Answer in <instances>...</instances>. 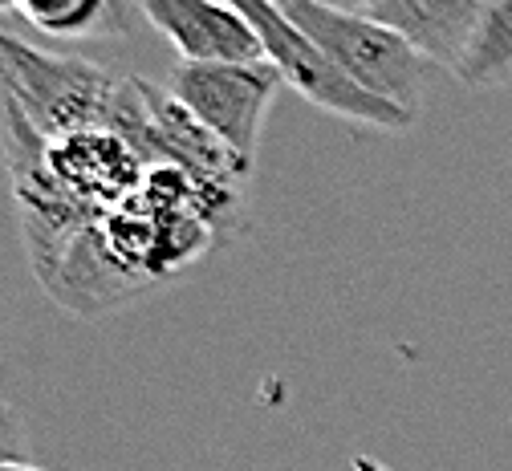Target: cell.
I'll list each match as a JSON object with an SVG mask.
<instances>
[{
	"mask_svg": "<svg viewBox=\"0 0 512 471\" xmlns=\"http://www.w3.org/2000/svg\"><path fill=\"white\" fill-rule=\"evenodd\" d=\"M277 5L354 86L419 114L431 61L403 33L370 13H346L322 0H277Z\"/></svg>",
	"mask_w": 512,
	"mask_h": 471,
	"instance_id": "1",
	"label": "cell"
},
{
	"mask_svg": "<svg viewBox=\"0 0 512 471\" xmlns=\"http://www.w3.org/2000/svg\"><path fill=\"white\" fill-rule=\"evenodd\" d=\"M139 9L183 61H269L248 17L228 0H139Z\"/></svg>",
	"mask_w": 512,
	"mask_h": 471,
	"instance_id": "5",
	"label": "cell"
},
{
	"mask_svg": "<svg viewBox=\"0 0 512 471\" xmlns=\"http://www.w3.org/2000/svg\"><path fill=\"white\" fill-rule=\"evenodd\" d=\"M21 21L45 37L90 41V37H131L143 9L139 0H17Z\"/></svg>",
	"mask_w": 512,
	"mask_h": 471,
	"instance_id": "7",
	"label": "cell"
},
{
	"mask_svg": "<svg viewBox=\"0 0 512 471\" xmlns=\"http://www.w3.org/2000/svg\"><path fill=\"white\" fill-rule=\"evenodd\" d=\"M281 86L273 61H179L171 70V94L248 167Z\"/></svg>",
	"mask_w": 512,
	"mask_h": 471,
	"instance_id": "4",
	"label": "cell"
},
{
	"mask_svg": "<svg viewBox=\"0 0 512 471\" xmlns=\"http://www.w3.org/2000/svg\"><path fill=\"white\" fill-rule=\"evenodd\" d=\"M232 9H240L248 17V25L256 29L265 45V57L281 70L285 86H293L301 98H309L317 110L326 114H338L346 122H358V126H374V130H407L415 126L419 114L378 98V94H366L362 86H354L338 65L317 49L289 17L277 0H228Z\"/></svg>",
	"mask_w": 512,
	"mask_h": 471,
	"instance_id": "3",
	"label": "cell"
},
{
	"mask_svg": "<svg viewBox=\"0 0 512 471\" xmlns=\"http://www.w3.org/2000/svg\"><path fill=\"white\" fill-rule=\"evenodd\" d=\"M322 5H334V9H346V13H370L378 0H322Z\"/></svg>",
	"mask_w": 512,
	"mask_h": 471,
	"instance_id": "10",
	"label": "cell"
},
{
	"mask_svg": "<svg viewBox=\"0 0 512 471\" xmlns=\"http://www.w3.org/2000/svg\"><path fill=\"white\" fill-rule=\"evenodd\" d=\"M122 78L82 57L33 49L0 29V106H13L45 139L102 122L118 102Z\"/></svg>",
	"mask_w": 512,
	"mask_h": 471,
	"instance_id": "2",
	"label": "cell"
},
{
	"mask_svg": "<svg viewBox=\"0 0 512 471\" xmlns=\"http://www.w3.org/2000/svg\"><path fill=\"white\" fill-rule=\"evenodd\" d=\"M9 9H17V0H0V13H9Z\"/></svg>",
	"mask_w": 512,
	"mask_h": 471,
	"instance_id": "12",
	"label": "cell"
},
{
	"mask_svg": "<svg viewBox=\"0 0 512 471\" xmlns=\"http://www.w3.org/2000/svg\"><path fill=\"white\" fill-rule=\"evenodd\" d=\"M0 471H45L37 463H0Z\"/></svg>",
	"mask_w": 512,
	"mask_h": 471,
	"instance_id": "11",
	"label": "cell"
},
{
	"mask_svg": "<svg viewBox=\"0 0 512 471\" xmlns=\"http://www.w3.org/2000/svg\"><path fill=\"white\" fill-rule=\"evenodd\" d=\"M0 463H33L29 459V431L13 402L0 398Z\"/></svg>",
	"mask_w": 512,
	"mask_h": 471,
	"instance_id": "9",
	"label": "cell"
},
{
	"mask_svg": "<svg viewBox=\"0 0 512 471\" xmlns=\"http://www.w3.org/2000/svg\"><path fill=\"white\" fill-rule=\"evenodd\" d=\"M452 74L468 90L512 86V0H488Z\"/></svg>",
	"mask_w": 512,
	"mask_h": 471,
	"instance_id": "8",
	"label": "cell"
},
{
	"mask_svg": "<svg viewBox=\"0 0 512 471\" xmlns=\"http://www.w3.org/2000/svg\"><path fill=\"white\" fill-rule=\"evenodd\" d=\"M488 0H378L370 17L403 33L431 65L452 70L460 61Z\"/></svg>",
	"mask_w": 512,
	"mask_h": 471,
	"instance_id": "6",
	"label": "cell"
}]
</instances>
